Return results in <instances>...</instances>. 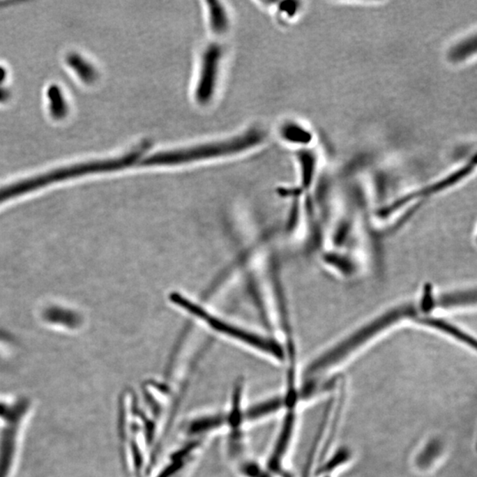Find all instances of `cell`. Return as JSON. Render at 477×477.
<instances>
[{"label": "cell", "instance_id": "obj_7", "mask_svg": "<svg viewBox=\"0 0 477 477\" xmlns=\"http://www.w3.org/2000/svg\"><path fill=\"white\" fill-rule=\"evenodd\" d=\"M281 135L285 140L296 144L307 145L312 140V134L296 123L285 124L281 128Z\"/></svg>", "mask_w": 477, "mask_h": 477}, {"label": "cell", "instance_id": "obj_11", "mask_svg": "<svg viewBox=\"0 0 477 477\" xmlns=\"http://www.w3.org/2000/svg\"><path fill=\"white\" fill-rule=\"evenodd\" d=\"M441 446L440 444L437 441H432L429 444V446L424 448L422 455L419 457V460L422 464H430L433 462V459H436L439 455Z\"/></svg>", "mask_w": 477, "mask_h": 477}, {"label": "cell", "instance_id": "obj_5", "mask_svg": "<svg viewBox=\"0 0 477 477\" xmlns=\"http://www.w3.org/2000/svg\"><path fill=\"white\" fill-rule=\"evenodd\" d=\"M297 160L300 165L303 185L304 187L309 188L316 175L318 165L317 155L312 151L303 149L298 151Z\"/></svg>", "mask_w": 477, "mask_h": 477}, {"label": "cell", "instance_id": "obj_9", "mask_svg": "<svg viewBox=\"0 0 477 477\" xmlns=\"http://www.w3.org/2000/svg\"><path fill=\"white\" fill-rule=\"evenodd\" d=\"M69 64H70L74 69H76V72L78 75L81 76L82 79L86 82H91L95 79L96 73L94 69L91 68V66L88 65L87 63L82 61L81 58L78 56H71L69 58Z\"/></svg>", "mask_w": 477, "mask_h": 477}, {"label": "cell", "instance_id": "obj_10", "mask_svg": "<svg viewBox=\"0 0 477 477\" xmlns=\"http://www.w3.org/2000/svg\"><path fill=\"white\" fill-rule=\"evenodd\" d=\"M50 98H51L52 102V112L53 114L57 116V117H62L65 114L66 106L64 104V100L61 96V93H59L58 88L52 87L49 91Z\"/></svg>", "mask_w": 477, "mask_h": 477}, {"label": "cell", "instance_id": "obj_3", "mask_svg": "<svg viewBox=\"0 0 477 477\" xmlns=\"http://www.w3.org/2000/svg\"><path fill=\"white\" fill-rule=\"evenodd\" d=\"M172 303H175L176 306L182 308L186 312L193 315L194 317H197V319L203 321L204 324H207L211 329L217 331V333L229 337L231 339L238 341V342L248 344L254 349L262 351V352L267 353L270 356L278 358L280 359L282 357V352L278 344L268 341L264 338H262L257 334L250 333L243 328L233 326L225 321L220 319L217 317L208 313L206 310L197 303H194L190 300L186 299L180 294H172L171 296Z\"/></svg>", "mask_w": 477, "mask_h": 477}, {"label": "cell", "instance_id": "obj_6", "mask_svg": "<svg viewBox=\"0 0 477 477\" xmlns=\"http://www.w3.org/2000/svg\"><path fill=\"white\" fill-rule=\"evenodd\" d=\"M209 10V21L212 31L217 34H222L227 31L228 18L227 12L220 2H207Z\"/></svg>", "mask_w": 477, "mask_h": 477}, {"label": "cell", "instance_id": "obj_12", "mask_svg": "<svg viewBox=\"0 0 477 477\" xmlns=\"http://www.w3.org/2000/svg\"><path fill=\"white\" fill-rule=\"evenodd\" d=\"M5 79V70L4 69L0 68V82Z\"/></svg>", "mask_w": 477, "mask_h": 477}, {"label": "cell", "instance_id": "obj_8", "mask_svg": "<svg viewBox=\"0 0 477 477\" xmlns=\"http://www.w3.org/2000/svg\"><path fill=\"white\" fill-rule=\"evenodd\" d=\"M283 405L284 402L280 399H273L270 402L260 404L250 411V418H260L262 416L269 415V414L274 413L275 411L281 409Z\"/></svg>", "mask_w": 477, "mask_h": 477}, {"label": "cell", "instance_id": "obj_2", "mask_svg": "<svg viewBox=\"0 0 477 477\" xmlns=\"http://www.w3.org/2000/svg\"><path fill=\"white\" fill-rule=\"evenodd\" d=\"M132 158L130 154H126L121 158L107 159V160L91 162L87 164L73 165L71 167L59 169L41 175L36 178L29 179L15 185L8 186L0 190V203L8 200L16 195L28 193L31 190L44 187L52 182L62 181L68 179L82 176V175L99 174L121 170L132 167Z\"/></svg>", "mask_w": 477, "mask_h": 477}, {"label": "cell", "instance_id": "obj_13", "mask_svg": "<svg viewBox=\"0 0 477 477\" xmlns=\"http://www.w3.org/2000/svg\"><path fill=\"white\" fill-rule=\"evenodd\" d=\"M6 96H8V93L0 91V100H4V99L6 98Z\"/></svg>", "mask_w": 477, "mask_h": 477}, {"label": "cell", "instance_id": "obj_1", "mask_svg": "<svg viewBox=\"0 0 477 477\" xmlns=\"http://www.w3.org/2000/svg\"><path fill=\"white\" fill-rule=\"evenodd\" d=\"M264 139V132L260 129L253 128L229 140L201 144L183 150L157 152L148 157L142 158L138 165L140 167H171L205 160L224 156L240 153L259 144Z\"/></svg>", "mask_w": 477, "mask_h": 477}, {"label": "cell", "instance_id": "obj_4", "mask_svg": "<svg viewBox=\"0 0 477 477\" xmlns=\"http://www.w3.org/2000/svg\"><path fill=\"white\" fill-rule=\"evenodd\" d=\"M222 51L218 45H211L204 53L195 98L200 104H207L214 94Z\"/></svg>", "mask_w": 477, "mask_h": 477}]
</instances>
